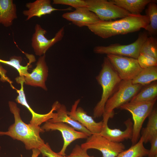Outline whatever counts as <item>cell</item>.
Listing matches in <instances>:
<instances>
[{
  "label": "cell",
  "instance_id": "obj_1",
  "mask_svg": "<svg viewBox=\"0 0 157 157\" xmlns=\"http://www.w3.org/2000/svg\"><path fill=\"white\" fill-rule=\"evenodd\" d=\"M148 16L145 15L130 14L115 21L100 20L95 24L87 27L95 35L103 39L113 36L124 35L145 29L149 24Z\"/></svg>",
  "mask_w": 157,
  "mask_h": 157
},
{
  "label": "cell",
  "instance_id": "obj_5",
  "mask_svg": "<svg viewBox=\"0 0 157 157\" xmlns=\"http://www.w3.org/2000/svg\"><path fill=\"white\" fill-rule=\"evenodd\" d=\"M156 100L157 98L146 102L129 101L119 108L121 110L129 112L132 115L133 119V132L131 139L132 145L135 144L139 140L144 122L153 110Z\"/></svg>",
  "mask_w": 157,
  "mask_h": 157
},
{
  "label": "cell",
  "instance_id": "obj_19",
  "mask_svg": "<svg viewBox=\"0 0 157 157\" xmlns=\"http://www.w3.org/2000/svg\"><path fill=\"white\" fill-rule=\"evenodd\" d=\"M17 18L16 6L13 1L0 0V24L10 27Z\"/></svg>",
  "mask_w": 157,
  "mask_h": 157
},
{
  "label": "cell",
  "instance_id": "obj_14",
  "mask_svg": "<svg viewBox=\"0 0 157 157\" xmlns=\"http://www.w3.org/2000/svg\"><path fill=\"white\" fill-rule=\"evenodd\" d=\"M73 11L64 13L62 17L78 27L88 26L96 24L100 19L86 7H79Z\"/></svg>",
  "mask_w": 157,
  "mask_h": 157
},
{
  "label": "cell",
  "instance_id": "obj_25",
  "mask_svg": "<svg viewBox=\"0 0 157 157\" xmlns=\"http://www.w3.org/2000/svg\"><path fill=\"white\" fill-rule=\"evenodd\" d=\"M157 1L152 2L148 4L146 14L149 18V23L144 29L149 34L153 36L157 33Z\"/></svg>",
  "mask_w": 157,
  "mask_h": 157
},
{
  "label": "cell",
  "instance_id": "obj_8",
  "mask_svg": "<svg viewBox=\"0 0 157 157\" xmlns=\"http://www.w3.org/2000/svg\"><path fill=\"white\" fill-rule=\"evenodd\" d=\"M81 146L87 151L90 149L98 150L101 153L102 157H116L125 148L122 142H112L99 134H92Z\"/></svg>",
  "mask_w": 157,
  "mask_h": 157
},
{
  "label": "cell",
  "instance_id": "obj_34",
  "mask_svg": "<svg viewBox=\"0 0 157 157\" xmlns=\"http://www.w3.org/2000/svg\"><path fill=\"white\" fill-rule=\"evenodd\" d=\"M154 157H157V155L155 156H154Z\"/></svg>",
  "mask_w": 157,
  "mask_h": 157
},
{
  "label": "cell",
  "instance_id": "obj_4",
  "mask_svg": "<svg viewBox=\"0 0 157 157\" xmlns=\"http://www.w3.org/2000/svg\"><path fill=\"white\" fill-rule=\"evenodd\" d=\"M143 86L139 84H133L132 80H122L105 104L103 119L113 117L114 110L130 101Z\"/></svg>",
  "mask_w": 157,
  "mask_h": 157
},
{
  "label": "cell",
  "instance_id": "obj_32",
  "mask_svg": "<svg viewBox=\"0 0 157 157\" xmlns=\"http://www.w3.org/2000/svg\"><path fill=\"white\" fill-rule=\"evenodd\" d=\"M151 147L149 150L148 157H154L157 155V135L154 136L149 142Z\"/></svg>",
  "mask_w": 157,
  "mask_h": 157
},
{
  "label": "cell",
  "instance_id": "obj_23",
  "mask_svg": "<svg viewBox=\"0 0 157 157\" xmlns=\"http://www.w3.org/2000/svg\"><path fill=\"white\" fill-rule=\"evenodd\" d=\"M157 80V66L142 69L138 74L132 80L133 84L142 86L148 85Z\"/></svg>",
  "mask_w": 157,
  "mask_h": 157
},
{
  "label": "cell",
  "instance_id": "obj_6",
  "mask_svg": "<svg viewBox=\"0 0 157 157\" xmlns=\"http://www.w3.org/2000/svg\"><path fill=\"white\" fill-rule=\"evenodd\" d=\"M148 36L147 33L143 32L139 33L137 40L131 44L122 45L115 43L107 46H98L95 47L93 51L97 54L119 55L137 59L141 46Z\"/></svg>",
  "mask_w": 157,
  "mask_h": 157
},
{
  "label": "cell",
  "instance_id": "obj_26",
  "mask_svg": "<svg viewBox=\"0 0 157 157\" xmlns=\"http://www.w3.org/2000/svg\"><path fill=\"white\" fill-rule=\"evenodd\" d=\"M140 53L152 57L157 59V40L151 36L148 37L143 44Z\"/></svg>",
  "mask_w": 157,
  "mask_h": 157
},
{
  "label": "cell",
  "instance_id": "obj_2",
  "mask_svg": "<svg viewBox=\"0 0 157 157\" xmlns=\"http://www.w3.org/2000/svg\"><path fill=\"white\" fill-rule=\"evenodd\" d=\"M8 105L10 111L14 115V123L9 127L7 131H0V135H7L21 141L27 150L39 149L45 143L40 134L45 131L40 126L24 122L21 117L20 109L15 103L10 101Z\"/></svg>",
  "mask_w": 157,
  "mask_h": 157
},
{
  "label": "cell",
  "instance_id": "obj_28",
  "mask_svg": "<svg viewBox=\"0 0 157 157\" xmlns=\"http://www.w3.org/2000/svg\"><path fill=\"white\" fill-rule=\"evenodd\" d=\"M137 59L142 69L157 66V59L144 54L140 53Z\"/></svg>",
  "mask_w": 157,
  "mask_h": 157
},
{
  "label": "cell",
  "instance_id": "obj_7",
  "mask_svg": "<svg viewBox=\"0 0 157 157\" xmlns=\"http://www.w3.org/2000/svg\"><path fill=\"white\" fill-rule=\"evenodd\" d=\"M85 1L86 7L94 13L100 20L111 21L112 19L122 18L131 14L110 1L85 0Z\"/></svg>",
  "mask_w": 157,
  "mask_h": 157
},
{
  "label": "cell",
  "instance_id": "obj_3",
  "mask_svg": "<svg viewBox=\"0 0 157 157\" xmlns=\"http://www.w3.org/2000/svg\"><path fill=\"white\" fill-rule=\"evenodd\" d=\"M96 79L102 91L101 99L93 109L94 118L102 116L106 101L122 81L106 57L104 58L101 69Z\"/></svg>",
  "mask_w": 157,
  "mask_h": 157
},
{
  "label": "cell",
  "instance_id": "obj_27",
  "mask_svg": "<svg viewBox=\"0 0 157 157\" xmlns=\"http://www.w3.org/2000/svg\"><path fill=\"white\" fill-rule=\"evenodd\" d=\"M22 60L21 57L14 56L10 58L9 61H5L0 59V62L10 65L17 69L19 73L20 76L24 75L28 72L27 71L28 67L29 65L32 61L29 60V63L26 66H23L21 65Z\"/></svg>",
  "mask_w": 157,
  "mask_h": 157
},
{
  "label": "cell",
  "instance_id": "obj_9",
  "mask_svg": "<svg viewBox=\"0 0 157 157\" xmlns=\"http://www.w3.org/2000/svg\"><path fill=\"white\" fill-rule=\"evenodd\" d=\"M106 57L122 80H132L142 69L137 59L112 54Z\"/></svg>",
  "mask_w": 157,
  "mask_h": 157
},
{
  "label": "cell",
  "instance_id": "obj_17",
  "mask_svg": "<svg viewBox=\"0 0 157 157\" xmlns=\"http://www.w3.org/2000/svg\"><path fill=\"white\" fill-rule=\"evenodd\" d=\"M23 83H20L21 88L20 90H17L19 95L15 100L18 103L25 106L31 113L32 117L30 124L33 126H40L42 124L48 121L53 117L54 114V111L56 110V104L55 102L53 104L51 109L47 113L42 114L36 113L31 109L26 101L24 90Z\"/></svg>",
  "mask_w": 157,
  "mask_h": 157
},
{
  "label": "cell",
  "instance_id": "obj_13",
  "mask_svg": "<svg viewBox=\"0 0 157 157\" xmlns=\"http://www.w3.org/2000/svg\"><path fill=\"white\" fill-rule=\"evenodd\" d=\"M45 59V54L40 56L31 73L27 72L24 75L23 79L26 84L47 90L45 82L48 76V68Z\"/></svg>",
  "mask_w": 157,
  "mask_h": 157
},
{
  "label": "cell",
  "instance_id": "obj_15",
  "mask_svg": "<svg viewBox=\"0 0 157 157\" xmlns=\"http://www.w3.org/2000/svg\"><path fill=\"white\" fill-rule=\"evenodd\" d=\"M103 126L99 133L109 140L115 142L121 143L125 140L131 139L133 132V122L129 118L124 122L126 129L124 131L119 129H111L108 125V120H102Z\"/></svg>",
  "mask_w": 157,
  "mask_h": 157
},
{
  "label": "cell",
  "instance_id": "obj_12",
  "mask_svg": "<svg viewBox=\"0 0 157 157\" xmlns=\"http://www.w3.org/2000/svg\"><path fill=\"white\" fill-rule=\"evenodd\" d=\"M80 99L76 101L72 106L70 111H67L69 116L73 119L78 122L92 134H99L103 126V120L96 122L92 117L88 115L83 108L78 107Z\"/></svg>",
  "mask_w": 157,
  "mask_h": 157
},
{
  "label": "cell",
  "instance_id": "obj_22",
  "mask_svg": "<svg viewBox=\"0 0 157 157\" xmlns=\"http://www.w3.org/2000/svg\"><path fill=\"white\" fill-rule=\"evenodd\" d=\"M157 82L156 81L145 86L132 98L133 102L149 101L157 98Z\"/></svg>",
  "mask_w": 157,
  "mask_h": 157
},
{
  "label": "cell",
  "instance_id": "obj_18",
  "mask_svg": "<svg viewBox=\"0 0 157 157\" xmlns=\"http://www.w3.org/2000/svg\"><path fill=\"white\" fill-rule=\"evenodd\" d=\"M56 104L55 111L53 117L48 121L51 123L63 122L71 126L77 131L82 132L89 136L92 134L78 122L73 119L68 115L67 111L65 105L61 104L59 101L55 102Z\"/></svg>",
  "mask_w": 157,
  "mask_h": 157
},
{
  "label": "cell",
  "instance_id": "obj_31",
  "mask_svg": "<svg viewBox=\"0 0 157 157\" xmlns=\"http://www.w3.org/2000/svg\"><path fill=\"white\" fill-rule=\"evenodd\" d=\"M87 151L83 149L81 145L77 144L73 148L69 156L70 157H95L89 156Z\"/></svg>",
  "mask_w": 157,
  "mask_h": 157
},
{
  "label": "cell",
  "instance_id": "obj_10",
  "mask_svg": "<svg viewBox=\"0 0 157 157\" xmlns=\"http://www.w3.org/2000/svg\"><path fill=\"white\" fill-rule=\"evenodd\" d=\"M46 30L38 24H36L35 32L31 38V46L35 54L40 56L45 54L49 49L56 43L61 41L63 38L65 33L64 27H62L56 33L52 39H49L45 35Z\"/></svg>",
  "mask_w": 157,
  "mask_h": 157
},
{
  "label": "cell",
  "instance_id": "obj_30",
  "mask_svg": "<svg viewBox=\"0 0 157 157\" xmlns=\"http://www.w3.org/2000/svg\"><path fill=\"white\" fill-rule=\"evenodd\" d=\"M38 149L43 157H70L69 155L63 156L58 153L54 152L52 150L48 143H45Z\"/></svg>",
  "mask_w": 157,
  "mask_h": 157
},
{
  "label": "cell",
  "instance_id": "obj_21",
  "mask_svg": "<svg viewBox=\"0 0 157 157\" xmlns=\"http://www.w3.org/2000/svg\"><path fill=\"white\" fill-rule=\"evenodd\" d=\"M148 120L146 127L142 129L140 133L144 143L150 141L157 135V111L156 108L153 109L148 117Z\"/></svg>",
  "mask_w": 157,
  "mask_h": 157
},
{
  "label": "cell",
  "instance_id": "obj_20",
  "mask_svg": "<svg viewBox=\"0 0 157 157\" xmlns=\"http://www.w3.org/2000/svg\"><path fill=\"white\" fill-rule=\"evenodd\" d=\"M111 2L133 15H139L146 6L156 0H112Z\"/></svg>",
  "mask_w": 157,
  "mask_h": 157
},
{
  "label": "cell",
  "instance_id": "obj_11",
  "mask_svg": "<svg viewBox=\"0 0 157 157\" xmlns=\"http://www.w3.org/2000/svg\"><path fill=\"white\" fill-rule=\"evenodd\" d=\"M41 127L45 131L57 130L60 132L64 142L63 147L58 153L63 156L66 155V150L72 142L77 139H87L89 137L86 134L77 131L71 126L63 122L51 123L47 121Z\"/></svg>",
  "mask_w": 157,
  "mask_h": 157
},
{
  "label": "cell",
  "instance_id": "obj_16",
  "mask_svg": "<svg viewBox=\"0 0 157 157\" xmlns=\"http://www.w3.org/2000/svg\"><path fill=\"white\" fill-rule=\"evenodd\" d=\"M26 7L28 10L23 12V14L27 17L26 20L34 17H40L42 16L50 14L55 11L70 10L71 8L59 9L53 7L50 0H36L32 2L27 3Z\"/></svg>",
  "mask_w": 157,
  "mask_h": 157
},
{
  "label": "cell",
  "instance_id": "obj_33",
  "mask_svg": "<svg viewBox=\"0 0 157 157\" xmlns=\"http://www.w3.org/2000/svg\"><path fill=\"white\" fill-rule=\"evenodd\" d=\"M32 153L31 157H38L41 154L40 150L38 149H32Z\"/></svg>",
  "mask_w": 157,
  "mask_h": 157
},
{
  "label": "cell",
  "instance_id": "obj_29",
  "mask_svg": "<svg viewBox=\"0 0 157 157\" xmlns=\"http://www.w3.org/2000/svg\"><path fill=\"white\" fill-rule=\"evenodd\" d=\"M53 3L69 6L75 8L86 7V2L84 0H53Z\"/></svg>",
  "mask_w": 157,
  "mask_h": 157
},
{
  "label": "cell",
  "instance_id": "obj_24",
  "mask_svg": "<svg viewBox=\"0 0 157 157\" xmlns=\"http://www.w3.org/2000/svg\"><path fill=\"white\" fill-rule=\"evenodd\" d=\"M142 138L141 137L138 142L132 145L128 149L119 153L116 157H141L147 156L149 150L143 144Z\"/></svg>",
  "mask_w": 157,
  "mask_h": 157
}]
</instances>
